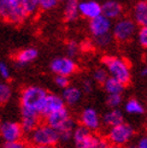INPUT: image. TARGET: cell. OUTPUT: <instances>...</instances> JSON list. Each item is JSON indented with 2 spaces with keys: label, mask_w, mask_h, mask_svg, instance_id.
Masks as SVG:
<instances>
[{
  "label": "cell",
  "mask_w": 147,
  "mask_h": 148,
  "mask_svg": "<svg viewBox=\"0 0 147 148\" xmlns=\"http://www.w3.org/2000/svg\"><path fill=\"white\" fill-rule=\"evenodd\" d=\"M58 0H39V5L40 9L42 10H52L57 6Z\"/></svg>",
  "instance_id": "obj_29"
},
{
  "label": "cell",
  "mask_w": 147,
  "mask_h": 148,
  "mask_svg": "<svg viewBox=\"0 0 147 148\" xmlns=\"http://www.w3.org/2000/svg\"><path fill=\"white\" fill-rule=\"evenodd\" d=\"M140 75H141L142 77H147V64L142 66V69H141V71H140Z\"/></svg>",
  "instance_id": "obj_36"
},
{
  "label": "cell",
  "mask_w": 147,
  "mask_h": 148,
  "mask_svg": "<svg viewBox=\"0 0 147 148\" xmlns=\"http://www.w3.org/2000/svg\"><path fill=\"white\" fill-rule=\"evenodd\" d=\"M47 92L38 86L25 87L21 93V107L23 111H32L41 114L43 103L47 98ZM42 116V114H41Z\"/></svg>",
  "instance_id": "obj_2"
},
{
  "label": "cell",
  "mask_w": 147,
  "mask_h": 148,
  "mask_svg": "<svg viewBox=\"0 0 147 148\" xmlns=\"http://www.w3.org/2000/svg\"><path fill=\"white\" fill-rule=\"evenodd\" d=\"M112 28H113V25H112L111 19L105 17L104 14L89 21V32L93 35L94 39L111 34Z\"/></svg>",
  "instance_id": "obj_9"
},
{
  "label": "cell",
  "mask_w": 147,
  "mask_h": 148,
  "mask_svg": "<svg viewBox=\"0 0 147 148\" xmlns=\"http://www.w3.org/2000/svg\"><path fill=\"white\" fill-rule=\"evenodd\" d=\"M101 63L107 70L110 77H112L121 83L127 86L131 79V69L129 63L124 58L118 56H105L102 57Z\"/></svg>",
  "instance_id": "obj_1"
},
{
  "label": "cell",
  "mask_w": 147,
  "mask_h": 148,
  "mask_svg": "<svg viewBox=\"0 0 147 148\" xmlns=\"http://www.w3.org/2000/svg\"><path fill=\"white\" fill-rule=\"evenodd\" d=\"M1 124H3V122H0V128H1Z\"/></svg>",
  "instance_id": "obj_41"
},
{
  "label": "cell",
  "mask_w": 147,
  "mask_h": 148,
  "mask_svg": "<svg viewBox=\"0 0 147 148\" xmlns=\"http://www.w3.org/2000/svg\"><path fill=\"white\" fill-rule=\"evenodd\" d=\"M54 83L64 90L65 88H68V87L70 86V81H69V77H65V76H56V77H54Z\"/></svg>",
  "instance_id": "obj_31"
},
{
  "label": "cell",
  "mask_w": 147,
  "mask_h": 148,
  "mask_svg": "<svg viewBox=\"0 0 147 148\" xmlns=\"http://www.w3.org/2000/svg\"><path fill=\"white\" fill-rule=\"evenodd\" d=\"M131 14L134 22L140 25V28L147 27V1H137L133 7Z\"/></svg>",
  "instance_id": "obj_16"
},
{
  "label": "cell",
  "mask_w": 147,
  "mask_h": 148,
  "mask_svg": "<svg viewBox=\"0 0 147 148\" xmlns=\"http://www.w3.org/2000/svg\"><path fill=\"white\" fill-rule=\"evenodd\" d=\"M134 146L135 148H147V136H141Z\"/></svg>",
  "instance_id": "obj_35"
},
{
  "label": "cell",
  "mask_w": 147,
  "mask_h": 148,
  "mask_svg": "<svg viewBox=\"0 0 147 148\" xmlns=\"http://www.w3.org/2000/svg\"><path fill=\"white\" fill-rule=\"evenodd\" d=\"M105 1H107V0H104V3H105Z\"/></svg>",
  "instance_id": "obj_44"
},
{
  "label": "cell",
  "mask_w": 147,
  "mask_h": 148,
  "mask_svg": "<svg viewBox=\"0 0 147 148\" xmlns=\"http://www.w3.org/2000/svg\"><path fill=\"white\" fill-rule=\"evenodd\" d=\"M102 119L100 118L98 111L93 107H87L84 108L80 116V123L82 127L87 128L89 131H97L100 125H101Z\"/></svg>",
  "instance_id": "obj_11"
},
{
  "label": "cell",
  "mask_w": 147,
  "mask_h": 148,
  "mask_svg": "<svg viewBox=\"0 0 147 148\" xmlns=\"http://www.w3.org/2000/svg\"><path fill=\"white\" fill-rule=\"evenodd\" d=\"M82 90L86 93H91L93 90V83L91 79H84L82 82Z\"/></svg>",
  "instance_id": "obj_34"
},
{
  "label": "cell",
  "mask_w": 147,
  "mask_h": 148,
  "mask_svg": "<svg viewBox=\"0 0 147 148\" xmlns=\"http://www.w3.org/2000/svg\"><path fill=\"white\" fill-rule=\"evenodd\" d=\"M102 87H104L105 92L107 93V95H112V94H122L124 88H126V86H124L123 83H121L120 81H117L112 77H109L106 82L102 84Z\"/></svg>",
  "instance_id": "obj_22"
},
{
  "label": "cell",
  "mask_w": 147,
  "mask_h": 148,
  "mask_svg": "<svg viewBox=\"0 0 147 148\" xmlns=\"http://www.w3.org/2000/svg\"><path fill=\"white\" fill-rule=\"evenodd\" d=\"M78 45H77V42L75 41H70L68 42V45H67V53H68V57L72 58V57H75L77 53H78Z\"/></svg>",
  "instance_id": "obj_28"
},
{
  "label": "cell",
  "mask_w": 147,
  "mask_h": 148,
  "mask_svg": "<svg viewBox=\"0 0 147 148\" xmlns=\"http://www.w3.org/2000/svg\"><path fill=\"white\" fill-rule=\"evenodd\" d=\"M124 111L131 116H141L145 113V106L142 105V102H140L137 99H129L127 102L124 103Z\"/></svg>",
  "instance_id": "obj_21"
},
{
  "label": "cell",
  "mask_w": 147,
  "mask_h": 148,
  "mask_svg": "<svg viewBox=\"0 0 147 148\" xmlns=\"http://www.w3.org/2000/svg\"><path fill=\"white\" fill-rule=\"evenodd\" d=\"M10 76H11L10 68L4 62H0V77L3 79H10Z\"/></svg>",
  "instance_id": "obj_32"
},
{
  "label": "cell",
  "mask_w": 147,
  "mask_h": 148,
  "mask_svg": "<svg viewBox=\"0 0 147 148\" xmlns=\"http://www.w3.org/2000/svg\"><path fill=\"white\" fill-rule=\"evenodd\" d=\"M141 1H147V0H141Z\"/></svg>",
  "instance_id": "obj_42"
},
{
  "label": "cell",
  "mask_w": 147,
  "mask_h": 148,
  "mask_svg": "<svg viewBox=\"0 0 147 148\" xmlns=\"http://www.w3.org/2000/svg\"><path fill=\"white\" fill-rule=\"evenodd\" d=\"M11 95H12L11 87L5 82H0V106L5 105V103L9 101Z\"/></svg>",
  "instance_id": "obj_23"
},
{
  "label": "cell",
  "mask_w": 147,
  "mask_h": 148,
  "mask_svg": "<svg viewBox=\"0 0 147 148\" xmlns=\"http://www.w3.org/2000/svg\"><path fill=\"white\" fill-rule=\"evenodd\" d=\"M122 101H123L122 94H112V95H107V98H106V105L110 107V110L118 108V106H121Z\"/></svg>",
  "instance_id": "obj_25"
},
{
  "label": "cell",
  "mask_w": 147,
  "mask_h": 148,
  "mask_svg": "<svg viewBox=\"0 0 147 148\" xmlns=\"http://www.w3.org/2000/svg\"><path fill=\"white\" fill-rule=\"evenodd\" d=\"M102 14L109 19H117L122 18L123 14V6L121 3L116 1V0H107L102 4Z\"/></svg>",
  "instance_id": "obj_15"
},
{
  "label": "cell",
  "mask_w": 147,
  "mask_h": 148,
  "mask_svg": "<svg viewBox=\"0 0 147 148\" xmlns=\"http://www.w3.org/2000/svg\"><path fill=\"white\" fill-rule=\"evenodd\" d=\"M102 123H104L106 127H109L110 129L124 123V116L122 113V111L118 108H113V110L107 111V112L102 116Z\"/></svg>",
  "instance_id": "obj_17"
},
{
  "label": "cell",
  "mask_w": 147,
  "mask_h": 148,
  "mask_svg": "<svg viewBox=\"0 0 147 148\" xmlns=\"http://www.w3.org/2000/svg\"><path fill=\"white\" fill-rule=\"evenodd\" d=\"M136 38H137L139 45L144 48H147V27H142L139 29Z\"/></svg>",
  "instance_id": "obj_27"
},
{
  "label": "cell",
  "mask_w": 147,
  "mask_h": 148,
  "mask_svg": "<svg viewBox=\"0 0 147 148\" xmlns=\"http://www.w3.org/2000/svg\"><path fill=\"white\" fill-rule=\"evenodd\" d=\"M109 77L110 75L105 68H97L93 71V79L99 84H104Z\"/></svg>",
  "instance_id": "obj_24"
},
{
  "label": "cell",
  "mask_w": 147,
  "mask_h": 148,
  "mask_svg": "<svg viewBox=\"0 0 147 148\" xmlns=\"http://www.w3.org/2000/svg\"><path fill=\"white\" fill-rule=\"evenodd\" d=\"M32 148H53V147H41V146H33Z\"/></svg>",
  "instance_id": "obj_37"
},
{
  "label": "cell",
  "mask_w": 147,
  "mask_h": 148,
  "mask_svg": "<svg viewBox=\"0 0 147 148\" xmlns=\"http://www.w3.org/2000/svg\"><path fill=\"white\" fill-rule=\"evenodd\" d=\"M92 148H110V143L107 142L106 138H102L101 136H98V140L95 145Z\"/></svg>",
  "instance_id": "obj_33"
},
{
  "label": "cell",
  "mask_w": 147,
  "mask_h": 148,
  "mask_svg": "<svg viewBox=\"0 0 147 148\" xmlns=\"http://www.w3.org/2000/svg\"><path fill=\"white\" fill-rule=\"evenodd\" d=\"M40 117L41 114L32 112V111H23L22 110V121L21 125L24 132L32 134V132L40 125Z\"/></svg>",
  "instance_id": "obj_14"
},
{
  "label": "cell",
  "mask_w": 147,
  "mask_h": 148,
  "mask_svg": "<svg viewBox=\"0 0 147 148\" xmlns=\"http://www.w3.org/2000/svg\"><path fill=\"white\" fill-rule=\"evenodd\" d=\"M28 17L24 0H0V18L11 24H21Z\"/></svg>",
  "instance_id": "obj_3"
},
{
  "label": "cell",
  "mask_w": 147,
  "mask_h": 148,
  "mask_svg": "<svg viewBox=\"0 0 147 148\" xmlns=\"http://www.w3.org/2000/svg\"><path fill=\"white\" fill-rule=\"evenodd\" d=\"M4 148H32V147L23 140H19V141H14V142H5Z\"/></svg>",
  "instance_id": "obj_30"
},
{
  "label": "cell",
  "mask_w": 147,
  "mask_h": 148,
  "mask_svg": "<svg viewBox=\"0 0 147 148\" xmlns=\"http://www.w3.org/2000/svg\"><path fill=\"white\" fill-rule=\"evenodd\" d=\"M78 5H80L78 0H67L64 3L63 16L67 22H74L77 19V17L80 16Z\"/></svg>",
  "instance_id": "obj_19"
},
{
  "label": "cell",
  "mask_w": 147,
  "mask_h": 148,
  "mask_svg": "<svg viewBox=\"0 0 147 148\" xmlns=\"http://www.w3.org/2000/svg\"><path fill=\"white\" fill-rule=\"evenodd\" d=\"M110 148H124V147H118V146H110Z\"/></svg>",
  "instance_id": "obj_38"
},
{
  "label": "cell",
  "mask_w": 147,
  "mask_h": 148,
  "mask_svg": "<svg viewBox=\"0 0 147 148\" xmlns=\"http://www.w3.org/2000/svg\"><path fill=\"white\" fill-rule=\"evenodd\" d=\"M63 108H65V102H64L63 98L57 94L48 93L47 98L45 100V103H43V108H42L41 114L46 118L47 116L52 114L54 112H58V111H60Z\"/></svg>",
  "instance_id": "obj_13"
},
{
  "label": "cell",
  "mask_w": 147,
  "mask_h": 148,
  "mask_svg": "<svg viewBox=\"0 0 147 148\" xmlns=\"http://www.w3.org/2000/svg\"><path fill=\"white\" fill-rule=\"evenodd\" d=\"M137 34V24L133 18L122 17L116 21L112 28V36L118 42H128Z\"/></svg>",
  "instance_id": "obj_6"
},
{
  "label": "cell",
  "mask_w": 147,
  "mask_h": 148,
  "mask_svg": "<svg viewBox=\"0 0 147 148\" xmlns=\"http://www.w3.org/2000/svg\"><path fill=\"white\" fill-rule=\"evenodd\" d=\"M127 148H135V146H129V147H127Z\"/></svg>",
  "instance_id": "obj_39"
},
{
  "label": "cell",
  "mask_w": 147,
  "mask_h": 148,
  "mask_svg": "<svg viewBox=\"0 0 147 148\" xmlns=\"http://www.w3.org/2000/svg\"><path fill=\"white\" fill-rule=\"evenodd\" d=\"M146 59H147V53H146Z\"/></svg>",
  "instance_id": "obj_43"
},
{
  "label": "cell",
  "mask_w": 147,
  "mask_h": 148,
  "mask_svg": "<svg viewBox=\"0 0 147 148\" xmlns=\"http://www.w3.org/2000/svg\"><path fill=\"white\" fill-rule=\"evenodd\" d=\"M72 140L76 148H92L97 142L98 135L93 134L92 131H89L82 125H78L74 130Z\"/></svg>",
  "instance_id": "obj_8"
},
{
  "label": "cell",
  "mask_w": 147,
  "mask_h": 148,
  "mask_svg": "<svg viewBox=\"0 0 147 148\" xmlns=\"http://www.w3.org/2000/svg\"><path fill=\"white\" fill-rule=\"evenodd\" d=\"M23 128L21 123L17 122H3L0 128V136L5 140V142L19 141L23 137Z\"/></svg>",
  "instance_id": "obj_10"
},
{
  "label": "cell",
  "mask_w": 147,
  "mask_h": 148,
  "mask_svg": "<svg viewBox=\"0 0 147 148\" xmlns=\"http://www.w3.org/2000/svg\"><path fill=\"white\" fill-rule=\"evenodd\" d=\"M58 1H64V3H65V1H67V0H58Z\"/></svg>",
  "instance_id": "obj_40"
},
{
  "label": "cell",
  "mask_w": 147,
  "mask_h": 148,
  "mask_svg": "<svg viewBox=\"0 0 147 148\" xmlns=\"http://www.w3.org/2000/svg\"><path fill=\"white\" fill-rule=\"evenodd\" d=\"M78 10L81 16L92 21L102 14V4L97 0H81Z\"/></svg>",
  "instance_id": "obj_12"
},
{
  "label": "cell",
  "mask_w": 147,
  "mask_h": 148,
  "mask_svg": "<svg viewBox=\"0 0 147 148\" xmlns=\"http://www.w3.org/2000/svg\"><path fill=\"white\" fill-rule=\"evenodd\" d=\"M95 40V43H97V46L100 47V48H106L111 45V42L113 40V36L112 34H109V35H105V36H100V38H97L94 39Z\"/></svg>",
  "instance_id": "obj_26"
},
{
  "label": "cell",
  "mask_w": 147,
  "mask_h": 148,
  "mask_svg": "<svg viewBox=\"0 0 147 148\" xmlns=\"http://www.w3.org/2000/svg\"><path fill=\"white\" fill-rule=\"evenodd\" d=\"M49 68L56 76L70 77L77 71V64L70 57H57L51 62Z\"/></svg>",
  "instance_id": "obj_7"
},
{
  "label": "cell",
  "mask_w": 147,
  "mask_h": 148,
  "mask_svg": "<svg viewBox=\"0 0 147 148\" xmlns=\"http://www.w3.org/2000/svg\"><path fill=\"white\" fill-rule=\"evenodd\" d=\"M36 57H38V51L35 48H25L18 52L16 57H14V60H16L18 65H25L28 63L35 60Z\"/></svg>",
  "instance_id": "obj_20"
},
{
  "label": "cell",
  "mask_w": 147,
  "mask_h": 148,
  "mask_svg": "<svg viewBox=\"0 0 147 148\" xmlns=\"http://www.w3.org/2000/svg\"><path fill=\"white\" fill-rule=\"evenodd\" d=\"M29 140L33 146L41 147H54L60 141L58 131L47 124H40L30 134Z\"/></svg>",
  "instance_id": "obj_4"
},
{
  "label": "cell",
  "mask_w": 147,
  "mask_h": 148,
  "mask_svg": "<svg viewBox=\"0 0 147 148\" xmlns=\"http://www.w3.org/2000/svg\"><path fill=\"white\" fill-rule=\"evenodd\" d=\"M135 135V130L128 123H122L117 127H113L109 129L107 132V142L110 146H118V147H124L127 146L131 140H133Z\"/></svg>",
  "instance_id": "obj_5"
},
{
  "label": "cell",
  "mask_w": 147,
  "mask_h": 148,
  "mask_svg": "<svg viewBox=\"0 0 147 148\" xmlns=\"http://www.w3.org/2000/svg\"><path fill=\"white\" fill-rule=\"evenodd\" d=\"M62 98H63L64 102L68 103L69 106L76 105L77 102H80L81 98H82V90H81L78 87L69 86L68 88H65V89L63 90Z\"/></svg>",
  "instance_id": "obj_18"
}]
</instances>
